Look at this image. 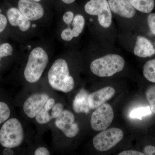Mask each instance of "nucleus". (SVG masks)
<instances>
[{"instance_id":"nucleus-26","label":"nucleus","mask_w":155,"mask_h":155,"mask_svg":"<svg viewBox=\"0 0 155 155\" xmlns=\"http://www.w3.org/2000/svg\"><path fill=\"white\" fill-rule=\"evenodd\" d=\"M74 18V14L73 12L71 11H67L63 15V21L66 25H68L72 24Z\"/></svg>"},{"instance_id":"nucleus-27","label":"nucleus","mask_w":155,"mask_h":155,"mask_svg":"<svg viewBox=\"0 0 155 155\" xmlns=\"http://www.w3.org/2000/svg\"><path fill=\"white\" fill-rule=\"evenodd\" d=\"M8 24V19L7 17L0 13V33L2 32L5 29Z\"/></svg>"},{"instance_id":"nucleus-21","label":"nucleus","mask_w":155,"mask_h":155,"mask_svg":"<svg viewBox=\"0 0 155 155\" xmlns=\"http://www.w3.org/2000/svg\"><path fill=\"white\" fill-rule=\"evenodd\" d=\"M145 95L152 112L155 114V85L150 87L147 89Z\"/></svg>"},{"instance_id":"nucleus-6","label":"nucleus","mask_w":155,"mask_h":155,"mask_svg":"<svg viewBox=\"0 0 155 155\" xmlns=\"http://www.w3.org/2000/svg\"><path fill=\"white\" fill-rule=\"evenodd\" d=\"M123 132L116 127L102 130L94 137L93 140L94 146L99 151H106L111 149L122 140Z\"/></svg>"},{"instance_id":"nucleus-3","label":"nucleus","mask_w":155,"mask_h":155,"mask_svg":"<svg viewBox=\"0 0 155 155\" xmlns=\"http://www.w3.org/2000/svg\"><path fill=\"white\" fill-rule=\"evenodd\" d=\"M125 61L117 54H109L94 60L90 65L91 72L100 77H108L121 72L125 67Z\"/></svg>"},{"instance_id":"nucleus-7","label":"nucleus","mask_w":155,"mask_h":155,"mask_svg":"<svg viewBox=\"0 0 155 155\" xmlns=\"http://www.w3.org/2000/svg\"><path fill=\"white\" fill-rule=\"evenodd\" d=\"M114 111L110 105L105 103L92 113L90 123L95 131H102L110 125L114 119Z\"/></svg>"},{"instance_id":"nucleus-1","label":"nucleus","mask_w":155,"mask_h":155,"mask_svg":"<svg viewBox=\"0 0 155 155\" xmlns=\"http://www.w3.org/2000/svg\"><path fill=\"white\" fill-rule=\"evenodd\" d=\"M48 80L54 89L65 93L75 87V81L70 75L68 64L62 58L57 59L52 65L48 72Z\"/></svg>"},{"instance_id":"nucleus-33","label":"nucleus","mask_w":155,"mask_h":155,"mask_svg":"<svg viewBox=\"0 0 155 155\" xmlns=\"http://www.w3.org/2000/svg\"></svg>"},{"instance_id":"nucleus-24","label":"nucleus","mask_w":155,"mask_h":155,"mask_svg":"<svg viewBox=\"0 0 155 155\" xmlns=\"http://www.w3.org/2000/svg\"><path fill=\"white\" fill-rule=\"evenodd\" d=\"M64 110V106L61 103H55L51 110V116L52 119H55Z\"/></svg>"},{"instance_id":"nucleus-28","label":"nucleus","mask_w":155,"mask_h":155,"mask_svg":"<svg viewBox=\"0 0 155 155\" xmlns=\"http://www.w3.org/2000/svg\"><path fill=\"white\" fill-rule=\"evenodd\" d=\"M35 155H50L49 151L46 148L44 147H40L38 148L34 152Z\"/></svg>"},{"instance_id":"nucleus-4","label":"nucleus","mask_w":155,"mask_h":155,"mask_svg":"<svg viewBox=\"0 0 155 155\" xmlns=\"http://www.w3.org/2000/svg\"><path fill=\"white\" fill-rule=\"evenodd\" d=\"M24 137L23 126L16 118L8 119L0 130V144L6 148L19 147L23 142Z\"/></svg>"},{"instance_id":"nucleus-2","label":"nucleus","mask_w":155,"mask_h":155,"mask_svg":"<svg viewBox=\"0 0 155 155\" xmlns=\"http://www.w3.org/2000/svg\"><path fill=\"white\" fill-rule=\"evenodd\" d=\"M48 61V55L45 50L40 47L33 48L28 55L24 70L25 80L30 83L38 81L47 67Z\"/></svg>"},{"instance_id":"nucleus-9","label":"nucleus","mask_w":155,"mask_h":155,"mask_svg":"<svg viewBox=\"0 0 155 155\" xmlns=\"http://www.w3.org/2000/svg\"><path fill=\"white\" fill-rule=\"evenodd\" d=\"M49 98V95L45 92H37L31 95L23 104L24 114L30 119L35 118Z\"/></svg>"},{"instance_id":"nucleus-10","label":"nucleus","mask_w":155,"mask_h":155,"mask_svg":"<svg viewBox=\"0 0 155 155\" xmlns=\"http://www.w3.org/2000/svg\"><path fill=\"white\" fill-rule=\"evenodd\" d=\"M18 8L31 21L38 20L44 15L43 7L39 2L34 0H19Z\"/></svg>"},{"instance_id":"nucleus-13","label":"nucleus","mask_w":155,"mask_h":155,"mask_svg":"<svg viewBox=\"0 0 155 155\" xmlns=\"http://www.w3.org/2000/svg\"><path fill=\"white\" fill-rule=\"evenodd\" d=\"M84 17L81 14H77L74 17L72 23V27L65 28L61 34V38L65 41H70L74 38H77L82 33L85 25Z\"/></svg>"},{"instance_id":"nucleus-25","label":"nucleus","mask_w":155,"mask_h":155,"mask_svg":"<svg viewBox=\"0 0 155 155\" xmlns=\"http://www.w3.org/2000/svg\"><path fill=\"white\" fill-rule=\"evenodd\" d=\"M147 23L151 32L155 35V13H150L147 17Z\"/></svg>"},{"instance_id":"nucleus-20","label":"nucleus","mask_w":155,"mask_h":155,"mask_svg":"<svg viewBox=\"0 0 155 155\" xmlns=\"http://www.w3.org/2000/svg\"><path fill=\"white\" fill-rule=\"evenodd\" d=\"M152 112L150 107H142L133 110L130 113V116L132 119H142L143 117L151 114Z\"/></svg>"},{"instance_id":"nucleus-31","label":"nucleus","mask_w":155,"mask_h":155,"mask_svg":"<svg viewBox=\"0 0 155 155\" xmlns=\"http://www.w3.org/2000/svg\"><path fill=\"white\" fill-rule=\"evenodd\" d=\"M63 2L64 4H67V5H69V4H72L75 2L76 0H61Z\"/></svg>"},{"instance_id":"nucleus-32","label":"nucleus","mask_w":155,"mask_h":155,"mask_svg":"<svg viewBox=\"0 0 155 155\" xmlns=\"http://www.w3.org/2000/svg\"><path fill=\"white\" fill-rule=\"evenodd\" d=\"M34 1H36V2H40L42 0H34Z\"/></svg>"},{"instance_id":"nucleus-17","label":"nucleus","mask_w":155,"mask_h":155,"mask_svg":"<svg viewBox=\"0 0 155 155\" xmlns=\"http://www.w3.org/2000/svg\"><path fill=\"white\" fill-rule=\"evenodd\" d=\"M137 11L144 14H150L155 6L154 0H128Z\"/></svg>"},{"instance_id":"nucleus-16","label":"nucleus","mask_w":155,"mask_h":155,"mask_svg":"<svg viewBox=\"0 0 155 155\" xmlns=\"http://www.w3.org/2000/svg\"><path fill=\"white\" fill-rule=\"evenodd\" d=\"M88 91L81 88L75 96L72 103L73 110L77 114L84 113L87 114L90 111L89 106Z\"/></svg>"},{"instance_id":"nucleus-8","label":"nucleus","mask_w":155,"mask_h":155,"mask_svg":"<svg viewBox=\"0 0 155 155\" xmlns=\"http://www.w3.org/2000/svg\"><path fill=\"white\" fill-rule=\"evenodd\" d=\"M75 121V115L72 112L64 110L55 119V125L65 136L73 138L78 135L80 130Z\"/></svg>"},{"instance_id":"nucleus-18","label":"nucleus","mask_w":155,"mask_h":155,"mask_svg":"<svg viewBox=\"0 0 155 155\" xmlns=\"http://www.w3.org/2000/svg\"><path fill=\"white\" fill-rule=\"evenodd\" d=\"M143 74L147 80L155 83V59L150 60L145 64Z\"/></svg>"},{"instance_id":"nucleus-14","label":"nucleus","mask_w":155,"mask_h":155,"mask_svg":"<svg viewBox=\"0 0 155 155\" xmlns=\"http://www.w3.org/2000/svg\"><path fill=\"white\" fill-rule=\"evenodd\" d=\"M7 19L12 26L19 27L21 31L25 32L30 28L31 22L20 12L18 8H10L7 12Z\"/></svg>"},{"instance_id":"nucleus-29","label":"nucleus","mask_w":155,"mask_h":155,"mask_svg":"<svg viewBox=\"0 0 155 155\" xmlns=\"http://www.w3.org/2000/svg\"><path fill=\"white\" fill-rule=\"evenodd\" d=\"M143 153L145 155H155V147L149 145L145 147Z\"/></svg>"},{"instance_id":"nucleus-5","label":"nucleus","mask_w":155,"mask_h":155,"mask_svg":"<svg viewBox=\"0 0 155 155\" xmlns=\"http://www.w3.org/2000/svg\"><path fill=\"white\" fill-rule=\"evenodd\" d=\"M84 9L89 15L97 16L99 23L103 28L110 27L113 16L107 0H89L85 4Z\"/></svg>"},{"instance_id":"nucleus-22","label":"nucleus","mask_w":155,"mask_h":155,"mask_svg":"<svg viewBox=\"0 0 155 155\" xmlns=\"http://www.w3.org/2000/svg\"><path fill=\"white\" fill-rule=\"evenodd\" d=\"M11 115V110L5 103L0 102V125L7 121Z\"/></svg>"},{"instance_id":"nucleus-23","label":"nucleus","mask_w":155,"mask_h":155,"mask_svg":"<svg viewBox=\"0 0 155 155\" xmlns=\"http://www.w3.org/2000/svg\"><path fill=\"white\" fill-rule=\"evenodd\" d=\"M13 52V47L8 43H4L0 45V61L2 58L12 55ZM1 67L0 64V68Z\"/></svg>"},{"instance_id":"nucleus-30","label":"nucleus","mask_w":155,"mask_h":155,"mask_svg":"<svg viewBox=\"0 0 155 155\" xmlns=\"http://www.w3.org/2000/svg\"><path fill=\"white\" fill-rule=\"evenodd\" d=\"M119 155H144L143 153L134 150H127L120 153Z\"/></svg>"},{"instance_id":"nucleus-15","label":"nucleus","mask_w":155,"mask_h":155,"mask_svg":"<svg viewBox=\"0 0 155 155\" xmlns=\"http://www.w3.org/2000/svg\"><path fill=\"white\" fill-rule=\"evenodd\" d=\"M134 53L139 58H149L155 54V49L149 40L144 37L138 36L137 38Z\"/></svg>"},{"instance_id":"nucleus-12","label":"nucleus","mask_w":155,"mask_h":155,"mask_svg":"<svg viewBox=\"0 0 155 155\" xmlns=\"http://www.w3.org/2000/svg\"><path fill=\"white\" fill-rule=\"evenodd\" d=\"M112 12L126 19L134 17L136 11L128 0H108Z\"/></svg>"},{"instance_id":"nucleus-11","label":"nucleus","mask_w":155,"mask_h":155,"mask_svg":"<svg viewBox=\"0 0 155 155\" xmlns=\"http://www.w3.org/2000/svg\"><path fill=\"white\" fill-rule=\"evenodd\" d=\"M115 90L111 86H107L89 95V106L91 110L99 107L114 96Z\"/></svg>"},{"instance_id":"nucleus-19","label":"nucleus","mask_w":155,"mask_h":155,"mask_svg":"<svg viewBox=\"0 0 155 155\" xmlns=\"http://www.w3.org/2000/svg\"><path fill=\"white\" fill-rule=\"evenodd\" d=\"M35 121L39 125L47 124L53 119L51 116V110H49L44 107L43 108L35 117Z\"/></svg>"}]
</instances>
